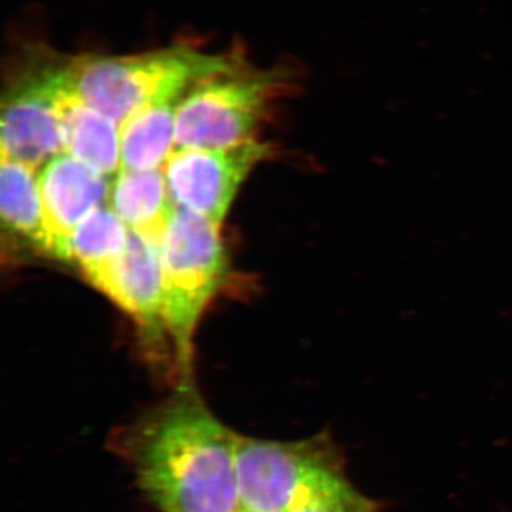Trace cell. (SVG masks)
Wrapping results in <instances>:
<instances>
[{
	"instance_id": "52a82bcc",
	"label": "cell",
	"mask_w": 512,
	"mask_h": 512,
	"mask_svg": "<svg viewBox=\"0 0 512 512\" xmlns=\"http://www.w3.org/2000/svg\"><path fill=\"white\" fill-rule=\"evenodd\" d=\"M268 154L255 138L229 148H175L163 167L171 198L221 225L239 187Z\"/></svg>"
},
{
	"instance_id": "9c48e42d",
	"label": "cell",
	"mask_w": 512,
	"mask_h": 512,
	"mask_svg": "<svg viewBox=\"0 0 512 512\" xmlns=\"http://www.w3.org/2000/svg\"><path fill=\"white\" fill-rule=\"evenodd\" d=\"M138 325L151 332L165 329L160 245L130 231L123 254L93 282Z\"/></svg>"
},
{
	"instance_id": "9a60e30c",
	"label": "cell",
	"mask_w": 512,
	"mask_h": 512,
	"mask_svg": "<svg viewBox=\"0 0 512 512\" xmlns=\"http://www.w3.org/2000/svg\"><path fill=\"white\" fill-rule=\"evenodd\" d=\"M292 512H376V504L348 483Z\"/></svg>"
},
{
	"instance_id": "8fae6325",
	"label": "cell",
	"mask_w": 512,
	"mask_h": 512,
	"mask_svg": "<svg viewBox=\"0 0 512 512\" xmlns=\"http://www.w3.org/2000/svg\"><path fill=\"white\" fill-rule=\"evenodd\" d=\"M109 207L130 231L160 245L177 205L168 190L164 168H157L120 170L111 180Z\"/></svg>"
},
{
	"instance_id": "6da1fadb",
	"label": "cell",
	"mask_w": 512,
	"mask_h": 512,
	"mask_svg": "<svg viewBox=\"0 0 512 512\" xmlns=\"http://www.w3.org/2000/svg\"><path fill=\"white\" fill-rule=\"evenodd\" d=\"M239 434L183 387L157 409L117 431L114 454L160 512H239Z\"/></svg>"
},
{
	"instance_id": "3957f363",
	"label": "cell",
	"mask_w": 512,
	"mask_h": 512,
	"mask_svg": "<svg viewBox=\"0 0 512 512\" xmlns=\"http://www.w3.org/2000/svg\"><path fill=\"white\" fill-rule=\"evenodd\" d=\"M237 477L242 508L292 512L348 484L328 434L299 441L239 434Z\"/></svg>"
},
{
	"instance_id": "277c9868",
	"label": "cell",
	"mask_w": 512,
	"mask_h": 512,
	"mask_svg": "<svg viewBox=\"0 0 512 512\" xmlns=\"http://www.w3.org/2000/svg\"><path fill=\"white\" fill-rule=\"evenodd\" d=\"M220 229L208 218L175 207L161 239L164 325L181 372L190 370L192 336L227 269Z\"/></svg>"
},
{
	"instance_id": "5bb4252c",
	"label": "cell",
	"mask_w": 512,
	"mask_h": 512,
	"mask_svg": "<svg viewBox=\"0 0 512 512\" xmlns=\"http://www.w3.org/2000/svg\"><path fill=\"white\" fill-rule=\"evenodd\" d=\"M130 229L109 205L87 215L70 241V262L93 284L126 249Z\"/></svg>"
},
{
	"instance_id": "7a4b0ae2",
	"label": "cell",
	"mask_w": 512,
	"mask_h": 512,
	"mask_svg": "<svg viewBox=\"0 0 512 512\" xmlns=\"http://www.w3.org/2000/svg\"><path fill=\"white\" fill-rule=\"evenodd\" d=\"M237 66L232 57L205 55L183 45L143 55L86 57L72 62L79 96L119 124L141 107L181 99L202 80Z\"/></svg>"
},
{
	"instance_id": "ba28073f",
	"label": "cell",
	"mask_w": 512,
	"mask_h": 512,
	"mask_svg": "<svg viewBox=\"0 0 512 512\" xmlns=\"http://www.w3.org/2000/svg\"><path fill=\"white\" fill-rule=\"evenodd\" d=\"M39 180L45 225V254L70 262V241L80 222L109 205L111 180L67 153L43 165Z\"/></svg>"
},
{
	"instance_id": "2e32d148",
	"label": "cell",
	"mask_w": 512,
	"mask_h": 512,
	"mask_svg": "<svg viewBox=\"0 0 512 512\" xmlns=\"http://www.w3.org/2000/svg\"><path fill=\"white\" fill-rule=\"evenodd\" d=\"M239 512H259V511L248 510V508H241V511H239Z\"/></svg>"
},
{
	"instance_id": "7c38bea8",
	"label": "cell",
	"mask_w": 512,
	"mask_h": 512,
	"mask_svg": "<svg viewBox=\"0 0 512 512\" xmlns=\"http://www.w3.org/2000/svg\"><path fill=\"white\" fill-rule=\"evenodd\" d=\"M181 99L154 101L120 124V170L163 168L175 150Z\"/></svg>"
},
{
	"instance_id": "4fadbf2b",
	"label": "cell",
	"mask_w": 512,
	"mask_h": 512,
	"mask_svg": "<svg viewBox=\"0 0 512 512\" xmlns=\"http://www.w3.org/2000/svg\"><path fill=\"white\" fill-rule=\"evenodd\" d=\"M0 212L5 228L45 254L42 198L35 168L2 157Z\"/></svg>"
},
{
	"instance_id": "5b68a950",
	"label": "cell",
	"mask_w": 512,
	"mask_h": 512,
	"mask_svg": "<svg viewBox=\"0 0 512 512\" xmlns=\"http://www.w3.org/2000/svg\"><path fill=\"white\" fill-rule=\"evenodd\" d=\"M289 87L285 70L241 64L202 80L178 106L175 148H229L252 140L272 101Z\"/></svg>"
},
{
	"instance_id": "30bf717a",
	"label": "cell",
	"mask_w": 512,
	"mask_h": 512,
	"mask_svg": "<svg viewBox=\"0 0 512 512\" xmlns=\"http://www.w3.org/2000/svg\"><path fill=\"white\" fill-rule=\"evenodd\" d=\"M59 114L64 153L106 177L119 173L120 124L79 96L74 77L60 96Z\"/></svg>"
},
{
	"instance_id": "8992f818",
	"label": "cell",
	"mask_w": 512,
	"mask_h": 512,
	"mask_svg": "<svg viewBox=\"0 0 512 512\" xmlns=\"http://www.w3.org/2000/svg\"><path fill=\"white\" fill-rule=\"evenodd\" d=\"M73 80L67 66L32 67L10 84L3 96L0 121L2 157L39 170L64 153L59 100Z\"/></svg>"
}]
</instances>
